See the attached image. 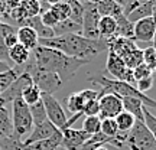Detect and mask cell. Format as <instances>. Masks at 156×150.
<instances>
[{
  "label": "cell",
  "instance_id": "obj_1",
  "mask_svg": "<svg viewBox=\"0 0 156 150\" xmlns=\"http://www.w3.org/2000/svg\"><path fill=\"white\" fill-rule=\"evenodd\" d=\"M39 45L62 52L64 55L91 62L103 51H107V40L88 39L80 33H68L51 39H39Z\"/></svg>",
  "mask_w": 156,
  "mask_h": 150
},
{
  "label": "cell",
  "instance_id": "obj_2",
  "mask_svg": "<svg viewBox=\"0 0 156 150\" xmlns=\"http://www.w3.org/2000/svg\"><path fill=\"white\" fill-rule=\"evenodd\" d=\"M30 61L34 62L36 67L42 68V69L55 72L61 78L62 84L71 81L75 77V74L78 72L80 68L90 64L88 61L71 58V56L64 55L59 51L45 48V46H41V45L30 52Z\"/></svg>",
  "mask_w": 156,
  "mask_h": 150
},
{
  "label": "cell",
  "instance_id": "obj_3",
  "mask_svg": "<svg viewBox=\"0 0 156 150\" xmlns=\"http://www.w3.org/2000/svg\"><path fill=\"white\" fill-rule=\"evenodd\" d=\"M88 81L93 84H97L100 87L98 91V98L106 94H114L120 98H139L143 106L147 108H156V101L146 94H142L134 85L124 82V81H117V79H110L104 75H95V77H88Z\"/></svg>",
  "mask_w": 156,
  "mask_h": 150
},
{
  "label": "cell",
  "instance_id": "obj_4",
  "mask_svg": "<svg viewBox=\"0 0 156 150\" xmlns=\"http://www.w3.org/2000/svg\"><path fill=\"white\" fill-rule=\"evenodd\" d=\"M22 69H23V72L30 75L32 82L44 94L54 95V92H56L62 87L61 78L58 77L55 72H51V71H46V69H42V68L36 67L34 62L30 61V58H29V61L25 65H22Z\"/></svg>",
  "mask_w": 156,
  "mask_h": 150
},
{
  "label": "cell",
  "instance_id": "obj_5",
  "mask_svg": "<svg viewBox=\"0 0 156 150\" xmlns=\"http://www.w3.org/2000/svg\"><path fill=\"white\" fill-rule=\"evenodd\" d=\"M12 124L15 137L23 141L25 136H29L34 130V121L29 111V106L25 104L22 98H17L12 103Z\"/></svg>",
  "mask_w": 156,
  "mask_h": 150
},
{
  "label": "cell",
  "instance_id": "obj_6",
  "mask_svg": "<svg viewBox=\"0 0 156 150\" xmlns=\"http://www.w3.org/2000/svg\"><path fill=\"white\" fill-rule=\"evenodd\" d=\"M126 146L130 150H156V140L153 139L145 121L134 123V126L127 131Z\"/></svg>",
  "mask_w": 156,
  "mask_h": 150
},
{
  "label": "cell",
  "instance_id": "obj_7",
  "mask_svg": "<svg viewBox=\"0 0 156 150\" xmlns=\"http://www.w3.org/2000/svg\"><path fill=\"white\" fill-rule=\"evenodd\" d=\"M106 71L110 74L114 79H117V81H124V82L136 87V81H134V78H133V71H132V69H127L122 58L117 56L112 51H107Z\"/></svg>",
  "mask_w": 156,
  "mask_h": 150
},
{
  "label": "cell",
  "instance_id": "obj_8",
  "mask_svg": "<svg viewBox=\"0 0 156 150\" xmlns=\"http://www.w3.org/2000/svg\"><path fill=\"white\" fill-rule=\"evenodd\" d=\"M84 7V15H83V23H81V35L84 38L94 39L97 40L98 38V22H100V13L97 12V7L91 3L87 2H81Z\"/></svg>",
  "mask_w": 156,
  "mask_h": 150
},
{
  "label": "cell",
  "instance_id": "obj_9",
  "mask_svg": "<svg viewBox=\"0 0 156 150\" xmlns=\"http://www.w3.org/2000/svg\"><path fill=\"white\" fill-rule=\"evenodd\" d=\"M41 100L44 103V107H45V111H46V117L54 126H55L58 130H62V127L65 126L67 123V116H65V111L62 106L59 104V101L56 100L54 95L51 94H44L42 92V97Z\"/></svg>",
  "mask_w": 156,
  "mask_h": 150
},
{
  "label": "cell",
  "instance_id": "obj_10",
  "mask_svg": "<svg viewBox=\"0 0 156 150\" xmlns=\"http://www.w3.org/2000/svg\"><path fill=\"white\" fill-rule=\"evenodd\" d=\"M32 84L34 82H32L30 75L26 74V72H23L22 75L15 81V82L12 84L9 88L5 89L3 92H0V103H2V104H5V106L12 104L15 100L20 98V97H22V92L28 88L29 85H32Z\"/></svg>",
  "mask_w": 156,
  "mask_h": 150
},
{
  "label": "cell",
  "instance_id": "obj_11",
  "mask_svg": "<svg viewBox=\"0 0 156 150\" xmlns=\"http://www.w3.org/2000/svg\"><path fill=\"white\" fill-rule=\"evenodd\" d=\"M98 106H100L98 117L101 120H104V118H116L123 111L122 98L114 94H106L98 98Z\"/></svg>",
  "mask_w": 156,
  "mask_h": 150
},
{
  "label": "cell",
  "instance_id": "obj_12",
  "mask_svg": "<svg viewBox=\"0 0 156 150\" xmlns=\"http://www.w3.org/2000/svg\"><path fill=\"white\" fill-rule=\"evenodd\" d=\"M62 133V147L65 150H77L78 147L88 141V139L91 137L90 134H87L85 131H83L81 128H64L61 130Z\"/></svg>",
  "mask_w": 156,
  "mask_h": 150
},
{
  "label": "cell",
  "instance_id": "obj_13",
  "mask_svg": "<svg viewBox=\"0 0 156 150\" xmlns=\"http://www.w3.org/2000/svg\"><path fill=\"white\" fill-rule=\"evenodd\" d=\"M155 35H156V23L153 20V17H146V19H142V20L134 23V33H133L134 42L151 44V42H153Z\"/></svg>",
  "mask_w": 156,
  "mask_h": 150
},
{
  "label": "cell",
  "instance_id": "obj_14",
  "mask_svg": "<svg viewBox=\"0 0 156 150\" xmlns=\"http://www.w3.org/2000/svg\"><path fill=\"white\" fill-rule=\"evenodd\" d=\"M56 131H58V128H56L49 120H46V121H44L42 124L34 126V130L30 131V134L28 136V139L23 140V143H25V145H34L36 141L49 139L51 136H54Z\"/></svg>",
  "mask_w": 156,
  "mask_h": 150
},
{
  "label": "cell",
  "instance_id": "obj_15",
  "mask_svg": "<svg viewBox=\"0 0 156 150\" xmlns=\"http://www.w3.org/2000/svg\"><path fill=\"white\" fill-rule=\"evenodd\" d=\"M137 48V44L134 42V39H127V38H120V36H113L112 39L107 40V51L114 52L117 56H126L130 52Z\"/></svg>",
  "mask_w": 156,
  "mask_h": 150
},
{
  "label": "cell",
  "instance_id": "obj_16",
  "mask_svg": "<svg viewBox=\"0 0 156 150\" xmlns=\"http://www.w3.org/2000/svg\"><path fill=\"white\" fill-rule=\"evenodd\" d=\"M16 35H17L19 44L23 45V46L28 51H30V52L39 46V38L34 29L28 28V26H20V28H17Z\"/></svg>",
  "mask_w": 156,
  "mask_h": 150
},
{
  "label": "cell",
  "instance_id": "obj_17",
  "mask_svg": "<svg viewBox=\"0 0 156 150\" xmlns=\"http://www.w3.org/2000/svg\"><path fill=\"white\" fill-rule=\"evenodd\" d=\"M95 7H97V12L100 13L101 17L106 16V17H113V19H116V17L123 15V7L119 6L117 3H114L113 0H101Z\"/></svg>",
  "mask_w": 156,
  "mask_h": 150
},
{
  "label": "cell",
  "instance_id": "obj_18",
  "mask_svg": "<svg viewBox=\"0 0 156 150\" xmlns=\"http://www.w3.org/2000/svg\"><path fill=\"white\" fill-rule=\"evenodd\" d=\"M116 35V19L103 16L98 22V38L101 40H108Z\"/></svg>",
  "mask_w": 156,
  "mask_h": 150
},
{
  "label": "cell",
  "instance_id": "obj_19",
  "mask_svg": "<svg viewBox=\"0 0 156 150\" xmlns=\"http://www.w3.org/2000/svg\"><path fill=\"white\" fill-rule=\"evenodd\" d=\"M22 74H23L22 65L20 67L15 65V67H12L10 69H7L5 72H0V92H3L5 89L9 88Z\"/></svg>",
  "mask_w": 156,
  "mask_h": 150
},
{
  "label": "cell",
  "instance_id": "obj_20",
  "mask_svg": "<svg viewBox=\"0 0 156 150\" xmlns=\"http://www.w3.org/2000/svg\"><path fill=\"white\" fill-rule=\"evenodd\" d=\"M133 33H134V23L130 22L124 15L116 17V35L114 36L133 39Z\"/></svg>",
  "mask_w": 156,
  "mask_h": 150
},
{
  "label": "cell",
  "instance_id": "obj_21",
  "mask_svg": "<svg viewBox=\"0 0 156 150\" xmlns=\"http://www.w3.org/2000/svg\"><path fill=\"white\" fill-rule=\"evenodd\" d=\"M123 110L130 113L137 121H143V103L139 98H122Z\"/></svg>",
  "mask_w": 156,
  "mask_h": 150
},
{
  "label": "cell",
  "instance_id": "obj_22",
  "mask_svg": "<svg viewBox=\"0 0 156 150\" xmlns=\"http://www.w3.org/2000/svg\"><path fill=\"white\" fill-rule=\"evenodd\" d=\"M29 58H30V51H28L20 44L15 45L13 48L9 49V59H10L15 65H17V67L25 65V64L29 61Z\"/></svg>",
  "mask_w": 156,
  "mask_h": 150
},
{
  "label": "cell",
  "instance_id": "obj_23",
  "mask_svg": "<svg viewBox=\"0 0 156 150\" xmlns=\"http://www.w3.org/2000/svg\"><path fill=\"white\" fill-rule=\"evenodd\" d=\"M16 30L17 29L13 25H10V23L0 22V61H3V62L10 61L9 59V49L6 48V45H5V38L7 35L16 32Z\"/></svg>",
  "mask_w": 156,
  "mask_h": 150
},
{
  "label": "cell",
  "instance_id": "obj_24",
  "mask_svg": "<svg viewBox=\"0 0 156 150\" xmlns=\"http://www.w3.org/2000/svg\"><path fill=\"white\" fill-rule=\"evenodd\" d=\"M0 134L15 136L13 124H12V114L7 110V106L2 104V103H0Z\"/></svg>",
  "mask_w": 156,
  "mask_h": 150
},
{
  "label": "cell",
  "instance_id": "obj_25",
  "mask_svg": "<svg viewBox=\"0 0 156 150\" xmlns=\"http://www.w3.org/2000/svg\"><path fill=\"white\" fill-rule=\"evenodd\" d=\"M36 150H56L58 147L62 146V133L58 130L54 136H51L49 139L41 140L32 145Z\"/></svg>",
  "mask_w": 156,
  "mask_h": 150
},
{
  "label": "cell",
  "instance_id": "obj_26",
  "mask_svg": "<svg viewBox=\"0 0 156 150\" xmlns=\"http://www.w3.org/2000/svg\"><path fill=\"white\" fill-rule=\"evenodd\" d=\"M52 30H54V35L55 36H62V35H68V33H80L81 35V26L80 25H77V23L71 22L69 19H67V20H64V22H59L56 26H54L52 28Z\"/></svg>",
  "mask_w": 156,
  "mask_h": 150
},
{
  "label": "cell",
  "instance_id": "obj_27",
  "mask_svg": "<svg viewBox=\"0 0 156 150\" xmlns=\"http://www.w3.org/2000/svg\"><path fill=\"white\" fill-rule=\"evenodd\" d=\"M122 59H123V62H124L126 68L133 71L134 68H137L139 65L143 64V49H140L139 46H137L136 49L130 51L126 56H123Z\"/></svg>",
  "mask_w": 156,
  "mask_h": 150
},
{
  "label": "cell",
  "instance_id": "obj_28",
  "mask_svg": "<svg viewBox=\"0 0 156 150\" xmlns=\"http://www.w3.org/2000/svg\"><path fill=\"white\" fill-rule=\"evenodd\" d=\"M126 17H127L132 23L139 22V20L146 19V17H152V0L147 2V3H145V5L139 6V7H136V9L130 12Z\"/></svg>",
  "mask_w": 156,
  "mask_h": 150
},
{
  "label": "cell",
  "instance_id": "obj_29",
  "mask_svg": "<svg viewBox=\"0 0 156 150\" xmlns=\"http://www.w3.org/2000/svg\"><path fill=\"white\" fill-rule=\"evenodd\" d=\"M116 120V124H117V128H119V131H123V133H127L130 131V128L134 126V123H136V118H134L130 113L124 111L123 110L119 116L114 118Z\"/></svg>",
  "mask_w": 156,
  "mask_h": 150
},
{
  "label": "cell",
  "instance_id": "obj_30",
  "mask_svg": "<svg viewBox=\"0 0 156 150\" xmlns=\"http://www.w3.org/2000/svg\"><path fill=\"white\" fill-rule=\"evenodd\" d=\"M29 111H30V116H32V121H34V126H38V124H42L44 121L48 120L46 117V111H45V107L42 100L38 101L34 106H29Z\"/></svg>",
  "mask_w": 156,
  "mask_h": 150
},
{
  "label": "cell",
  "instance_id": "obj_31",
  "mask_svg": "<svg viewBox=\"0 0 156 150\" xmlns=\"http://www.w3.org/2000/svg\"><path fill=\"white\" fill-rule=\"evenodd\" d=\"M68 5H69V10H71L69 12V20L81 26V23H83V15H84L83 3L80 0H69Z\"/></svg>",
  "mask_w": 156,
  "mask_h": 150
},
{
  "label": "cell",
  "instance_id": "obj_32",
  "mask_svg": "<svg viewBox=\"0 0 156 150\" xmlns=\"http://www.w3.org/2000/svg\"><path fill=\"white\" fill-rule=\"evenodd\" d=\"M41 97H42L41 89H39L35 84H32V85H29L28 88L22 92V97H20V98L25 101V104L34 106V104H36L38 101H41Z\"/></svg>",
  "mask_w": 156,
  "mask_h": 150
},
{
  "label": "cell",
  "instance_id": "obj_33",
  "mask_svg": "<svg viewBox=\"0 0 156 150\" xmlns=\"http://www.w3.org/2000/svg\"><path fill=\"white\" fill-rule=\"evenodd\" d=\"M85 104L84 98L81 97L80 92H75V94H71L67 98V108L69 113L73 114H78V113H83V107Z\"/></svg>",
  "mask_w": 156,
  "mask_h": 150
},
{
  "label": "cell",
  "instance_id": "obj_34",
  "mask_svg": "<svg viewBox=\"0 0 156 150\" xmlns=\"http://www.w3.org/2000/svg\"><path fill=\"white\" fill-rule=\"evenodd\" d=\"M100 126H101V118L98 116H91V117H85L83 121V131H85L87 134L93 136V134L98 133L100 131Z\"/></svg>",
  "mask_w": 156,
  "mask_h": 150
},
{
  "label": "cell",
  "instance_id": "obj_35",
  "mask_svg": "<svg viewBox=\"0 0 156 150\" xmlns=\"http://www.w3.org/2000/svg\"><path fill=\"white\" fill-rule=\"evenodd\" d=\"M20 2V9L25 13L26 17L38 16L41 13V5L39 0H19Z\"/></svg>",
  "mask_w": 156,
  "mask_h": 150
},
{
  "label": "cell",
  "instance_id": "obj_36",
  "mask_svg": "<svg viewBox=\"0 0 156 150\" xmlns=\"http://www.w3.org/2000/svg\"><path fill=\"white\" fill-rule=\"evenodd\" d=\"M51 10L55 13L58 22H64V20L69 19V12L71 10H69L68 2H61V3H58V5L51 6Z\"/></svg>",
  "mask_w": 156,
  "mask_h": 150
},
{
  "label": "cell",
  "instance_id": "obj_37",
  "mask_svg": "<svg viewBox=\"0 0 156 150\" xmlns=\"http://www.w3.org/2000/svg\"><path fill=\"white\" fill-rule=\"evenodd\" d=\"M100 131L104 134V136H107V137H114V136L119 133L116 120H114V118H104V120H101Z\"/></svg>",
  "mask_w": 156,
  "mask_h": 150
},
{
  "label": "cell",
  "instance_id": "obj_38",
  "mask_svg": "<svg viewBox=\"0 0 156 150\" xmlns=\"http://www.w3.org/2000/svg\"><path fill=\"white\" fill-rule=\"evenodd\" d=\"M143 64H146L153 72L156 71V49L153 45L143 49Z\"/></svg>",
  "mask_w": 156,
  "mask_h": 150
},
{
  "label": "cell",
  "instance_id": "obj_39",
  "mask_svg": "<svg viewBox=\"0 0 156 150\" xmlns=\"http://www.w3.org/2000/svg\"><path fill=\"white\" fill-rule=\"evenodd\" d=\"M143 121H145L146 127L149 128V131L152 133L153 139L156 140V116H153L149 111V108H146V107H143Z\"/></svg>",
  "mask_w": 156,
  "mask_h": 150
},
{
  "label": "cell",
  "instance_id": "obj_40",
  "mask_svg": "<svg viewBox=\"0 0 156 150\" xmlns=\"http://www.w3.org/2000/svg\"><path fill=\"white\" fill-rule=\"evenodd\" d=\"M39 17H41V22L44 23L45 26H48V28H51V29L59 23L58 22V19H56V16H55V13L51 10V7L48 9V10L41 12V13H39Z\"/></svg>",
  "mask_w": 156,
  "mask_h": 150
},
{
  "label": "cell",
  "instance_id": "obj_41",
  "mask_svg": "<svg viewBox=\"0 0 156 150\" xmlns=\"http://www.w3.org/2000/svg\"><path fill=\"white\" fill-rule=\"evenodd\" d=\"M100 113V106H98V100H91L87 101L83 107V116L91 117V116H98Z\"/></svg>",
  "mask_w": 156,
  "mask_h": 150
},
{
  "label": "cell",
  "instance_id": "obj_42",
  "mask_svg": "<svg viewBox=\"0 0 156 150\" xmlns=\"http://www.w3.org/2000/svg\"><path fill=\"white\" fill-rule=\"evenodd\" d=\"M152 75H153V71H152L146 64H142V65H139L137 68H134L133 69V78H134L136 82L140 81V79H143V78L152 77Z\"/></svg>",
  "mask_w": 156,
  "mask_h": 150
},
{
  "label": "cell",
  "instance_id": "obj_43",
  "mask_svg": "<svg viewBox=\"0 0 156 150\" xmlns=\"http://www.w3.org/2000/svg\"><path fill=\"white\" fill-rule=\"evenodd\" d=\"M153 84H155L153 77H147V78H143V79L137 81V82H136V88L139 89L142 94H146V92L153 87Z\"/></svg>",
  "mask_w": 156,
  "mask_h": 150
},
{
  "label": "cell",
  "instance_id": "obj_44",
  "mask_svg": "<svg viewBox=\"0 0 156 150\" xmlns=\"http://www.w3.org/2000/svg\"><path fill=\"white\" fill-rule=\"evenodd\" d=\"M147 2H151V0H127V5H126V7L123 9V15L127 16L132 10H134L136 7L145 5V3H147Z\"/></svg>",
  "mask_w": 156,
  "mask_h": 150
},
{
  "label": "cell",
  "instance_id": "obj_45",
  "mask_svg": "<svg viewBox=\"0 0 156 150\" xmlns=\"http://www.w3.org/2000/svg\"><path fill=\"white\" fill-rule=\"evenodd\" d=\"M80 94H81L85 103L91 100H98V92L94 89H83V91H80Z\"/></svg>",
  "mask_w": 156,
  "mask_h": 150
},
{
  "label": "cell",
  "instance_id": "obj_46",
  "mask_svg": "<svg viewBox=\"0 0 156 150\" xmlns=\"http://www.w3.org/2000/svg\"><path fill=\"white\" fill-rule=\"evenodd\" d=\"M17 44H19V40H17L16 32H13V33L7 35V36L5 38V45H6V48H7V49L13 48V46H15V45H17Z\"/></svg>",
  "mask_w": 156,
  "mask_h": 150
},
{
  "label": "cell",
  "instance_id": "obj_47",
  "mask_svg": "<svg viewBox=\"0 0 156 150\" xmlns=\"http://www.w3.org/2000/svg\"><path fill=\"white\" fill-rule=\"evenodd\" d=\"M98 147H101V145H98V143H90V141H85L81 147H78L77 150H95L98 149Z\"/></svg>",
  "mask_w": 156,
  "mask_h": 150
},
{
  "label": "cell",
  "instance_id": "obj_48",
  "mask_svg": "<svg viewBox=\"0 0 156 150\" xmlns=\"http://www.w3.org/2000/svg\"><path fill=\"white\" fill-rule=\"evenodd\" d=\"M10 65L7 64V62H3L0 61V72H5V71H7V69H10Z\"/></svg>",
  "mask_w": 156,
  "mask_h": 150
},
{
  "label": "cell",
  "instance_id": "obj_49",
  "mask_svg": "<svg viewBox=\"0 0 156 150\" xmlns=\"http://www.w3.org/2000/svg\"><path fill=\"white\" fill-rule=\"evenodd\" d=\"M113 2H114V3H117L119 6H122L123 9H124V7H126V5H127V0H113Z\"/></svg>",
  "mask_w": 156,
  "mask_h": 150
},
{
  "label": "cell",
  "instance_id": "obj_50",
  "mask_svg": "<svg viewBox=\"0 0 156 150\" xmlns=\"http://www.w3.org/2000/svg\"><path fill=\"white\" fill-rule=\"evenodd\" d=\"M20 150H36V149H35L32 145H25V143H23V147Z\"/></svg>",
  "mask_w": 156,
  "mask_h": 150
},
{
  "label": "cell",
  "instance_id": "obj_51",
  "mask_svg": "<svg viewBox=\"0 0 156 150\" xmlns=\"http://www.w3.org/2000/svg\"><path fill=\"white\" fill-rule=\"evenodd\" d=\"M80 2H87V3H91V5L97 6V5H98V3L101 2V0H80Z\"/></svg>",
  "mask_w": 156,
  "mask_h": 150
},
{
  "label": "cell",
  "instance_id": "obj_52",
  "mask_svg": "<svg viewBox=\"0 0 156 150\" xmlns=\"http://www.w3.org/2000/svg\"><path fill=\"white\" fill-rule=\"evenodd\" d=\"M95 150H108V149H107V146H101V147H98V149H95Z\"/></svg>",
  "mask_w": 156,
  "mask_h": 150
},
{
  "label": "cell",
  "instance_id": "obj_53",
  "mask_svg": "<svg viewBox=\"0 0 156 150\" xmlns=\"http://www.w3.org/2000/svg\"><path fill=\"white\" fill-rule=\"evenodd\" d=\"M152 77H153V81H155V82H156V71H155V72H153V75H152Z\"/></svg>",
  "mask_w": 156,
  "mask_h": 150
}]
</instances>
